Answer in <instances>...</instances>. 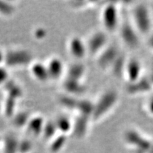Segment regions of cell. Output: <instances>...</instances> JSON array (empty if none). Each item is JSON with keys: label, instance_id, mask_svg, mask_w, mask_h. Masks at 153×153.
<instances>
[{"label": "cell", "instance_id": "cell-1", "mask_svg": "<svg viewBox=\"0 0 153 153\" xmlns=\"http://www.w3.org/2000/svg\"><path fill=\"white\" fill-rule=\"evenodd\" d=\"M130 22L141 36H148L152 33L153 16L148 5L137 3L131 7Z\"/></svg>", "mask_w": 153, "mask_h": 153}, {"label": "cell", "instance_id": "cell-2", "mask_svg": "<svg viewBox=\"0 0 153 153\" xmlns=\"http://www.w3.org/2000/svg\"><path fill=\"white\" fill-rule=\"evenodd\" d=\"M120 96L116 90L108 89L101 94L94 102L92 121H100L108 116L119 103Z\"/></svg>", "mask_w": 153, "mask_h": 153}, {"label": "cell", "instance_id": "cell-3", "mask_svg": "<svg viewBox=\"0 0 153 153\" xmlns=\"http://www.w3.org/2000/svg\"><path fill=\"white\" fill-rule=\"evenodd\" d=\"M101 22L104 30L106 33L118 31L121 22L120 21L119 6L117 2L110 1L103 7L101 12Z\"/></svg>", "mask_w": 153, "mask_h": 153}, {"label": "cell", "instance_id": "cell-4", "mask_svg": "<svg viewBox=\"0 0 153 153\" xmlns=\"http://www.w3.org/2000/svg\"><path fill=\"white\" fill-rule=\"evenodd\" d=\"M118 31L119 33L120 41L126 48L131 50H135L140 46V38L142 36L134 28L130 20L127 19L122 22Z\"/></svg>", "mask_w": 153, "mask_h": 153}, {"label": "cell", "instance_id": "cell-5", "mask_svg": "<svg viewBox=\"0 0 153 153\" xmlns=\"http://www.w3.org/2000/svg\"><path fill=\"white\" fill-rule=\"evenodd\" d=\"M85 42L88 55L97 57L109 44L108 33L104 30H96L90 34Z\"/></svg>", "mask_w": 153, "mask_h": 153}, {"label": "cell", "instance_id": "cell-6", "mask_svg": "<svg viewBox=\"0 0 153 153\" xmlns=\"http://www.w3.org/2000/svg\"><path fill=\"white\" fill-rule=\"evenodd\" d=\"M124 140L129 146L133 147L136 152H144L150 150L152 142L143 133L135 129H128L124 134Z\"/></svg>", "mask_w": 153, "mask_h": 153}, {"label": "cell", "instance_id": "cell-7", "mask_svg": "<svg viewBox=\"0 0 153 153\" xmlns=\"http://www.w3.org/2000/svg\"><path fill=\"white\" fill-rule=\"evenodd\" d=\"M33 58L28 51L24 49H14L5 52L4 63L8 67L18 68L31 64Z\"/></svg>", "mask_w": 153, "mask_h": 153}, {"label": "cell", "instance_id": "cell-8", "mask_svg": "<svg viewBox=\"0 0 153 153\" xmlns=\"http://www.w3.org/2000/svg\"><path fill=\"white\" fill-rule=\"evenodd\" d=\"M121 53L118 45L109 43L108 46L96 57L97 65L102 70H109L115 60Z\"/></svg>", "mask_w": 153, "mask_h": 153}, {"label": "cell", "instance_id": "cell-9", "mask_svg": "<svg viewBox=\"0 0 153 153\" xmlns=\"http://www.w3.org/2000/svg\"><path fill=\"white\" fill-rule=\"evenodd\" d=\"M143 65L136 58H128L124 72L123 78L128 84L133 83L143 77Z\"/></svg>", "mask_w": 153, "mask_h": 153}, {"label": "cell", "instance_id": "cell-10", "mask_svg": "<svg viewBox=\"0 0 153 153\" xmlns=\"http://www.w3.org/2000/svg\"><path fill=\"white\" fill-rule=\"evenodd\" d=\"M68 51L76 60H82L88 55L86 42L78 36H72L68 42Z\"/></svg>", "mask_w": 153, "mask_h": 153}, {"label": "cell", "instance_id": "cell-11", "mask_svg": "<svg viewBox=\"0 0 153 153\" xmlns=\"http://www.w3.org/2000/svg\"><path fill=\"white\" fill-rule=\"evenodd\" d=\"M153 90V85L150 76H143L141 79L133 83L128 84L126 91L131 96L146 94Z\"/></svg>", "mask_w": 153, "mask_h": 153}, {"label": "cell", "instance_id": "cell-12", "mask_svg": "<svg viewBox=\"0 0 153 153\" xmlns=\"http://www.w3.org/2000/svg\"><path fill=\"white\" fill-rule=\"evenodd\" d=\"M45 64L51 80H59L65 74L66 70L65 65L63 61L59 57H51Z\"/></svg>", "mask_w": 153, "mask_h": 153}, {"label": "cell", "instance_id": "cell-13", "mask_svg": "<svg viewBox=\"0 0 153 153\" xmlns=\"http://www.w3.org/2000/svg\"><path fill=\"white\" fill-rule=\"evenodd\" d=\"M92 119L90 117L78 114V117L73 120V127H72V133L77 138L85 137L89 131V124Z\"/></svg>", "mask_w": 153, "mask_h": 153}, {"label": "cell", "instance_id": "cell-14", "mask_svg": "<svg viewBox=\"0 0 153 153\" xmlns=\"http://www.w3.org/2000/svg\"><path fill=\"white\" fill-rule=\"evenodd\" d=\"M30 72L34 79L39 82L45 83L51 80L45 63L33 62L30 65Z\"/></svg>", "mask_w": 153, "mask_h": 153}, {"label": "cell", "instance_id": "cell-15", "mask_svg": "<svg viewBox=\"0 0 153 153\" xmlns=\"http://www.w3.org/2000/svg\"><path fill=\"white\" fill-rule=\"evenodd\" d=\"M63 89L68 94V95L75 96L81 95L86 91L85 87L82 84V81L74 80L65 78L63 82Z\"/></svg>", "mask_w": 153, "mask_h": 153}, {"label": "cell", "instance_id": "cell-16", "mask_svg": "<svg viewBox=\"0 0 153 153\" xmlns=\"http://www.w3.org/2000/svg\"><path fill=\"white\" fill-rule=\"evenodd\" d=\"M45 120L41 116H36L33 118H30L27 125H26V131L29 135L37 137L41 135L45 126Z\"/></svg>", "mask_w": 153, "mask_h": 153}, {"label": "cell", "instance_id": "cell-17", "mask_svg": "<svg viewBox=\"0 0 153 153\" xmlns=\"http://www.w3.org/2000/svg\"><path fill=\"white\" fill-rule=\"evenodd\" d=\"M86 74V68L82 63H74L65 71V77L68 79L82 81Z\"/></svg>", "mask_w": 153, "mask_h": 153}, {"label": "cell", "instance_id": "cell-18", "mask_svg": "<svg viewBox=\"0 0 153 153\" xmlns=\"http://www.w3.org/2000/svg\"><path fill=\"white\" fill-rule=\"evenodd\" d=\"M127 60L128 58L126 57V55L123 53H120L109 70L113 75L118 78L123 77Z\"/></svg>", "mask_w": 153, "mask_h": 153}, {"label": "cell", "instance_id": "cell-19", "mask_svg": "<svg viewBox=\"0 0 153 153\" xmlns=\"http://www.w3.org/2000/svg\"><path fill=\"white\" fill-rule=\"evenodd\" d=\"M57 131L60 132V134L67 135V134L72 131L73 127V121L66 116H61L56 118L55 120Z\"/></svg>", "mask_w": 153, "mask_h": 153}, {"label": "cell", "instance_id": "cell-20", "mask_svg": "<svg viewBox=\"0 0 153 153\" xmlns=\"http://www.w3.org/2000/svg\"><path fill=\"white\" fill-rule=\"evenodd\" d=\"M57 131V130L55 121H45L42 134L44 135V137H46L47 139H52L55 137Z\"/></svg>", "mask_w": 153, "mask_h": 153}, {"label": "cell", "instance_id": "cell-21", "mask_svg": "<svg viewBox=\"0 0 153 153\" xmlns=\"http://www.w3.org/2000/svg\"><path fill=\"white\" fill-rule=\"evenodd\" d=\"M54 140L51 142V148L53 152H57L63 148L66 143V135L60 134L59 136L53 137Z\"/></svg>", "mask_w": 153, "mask_h": 153}, {"label": "cell", "instance_id": "cell-22", "mask_svg": "<svg viewBox=\"0 0 153 153\" xmlns=\"http://www.w3.org/2000/svg\"><path fill=\"white\" fill-rule=\"evenodd\" d=\"M16 99H14L11 97H7V102L5 101V106L4 109V111L8 116H12L14 115V111H15V107H16Z\"/></svg>", "mask_w": 153, "mask_h": 153}, {"label": "cell", "instance_id": "cell-23", "mask_svg": "<svg viewBox=\"0 0 153 153\" xmlns=\"http://www.w3.org/2000/svg\"><path fill=\"white\" fill-rule=\"evenodd\" d=\"M14 12V5L7 1H0V14L4 16H10Z\"/></svg>", "mask_w": 153, "mask_h": 153}, {"label": "cell", "instance_id": "cell-24", "mask_svg": "<svg viewBox=\"0 0 153 153\" xmlns=\"http://www.w3.org/2000/svg\"><path fill=\"white\" fill-rule=\"evenodd\" d=\"M30 117L26 114L24 113H20L16 114V118L14 119L15 126L16 127H22V126H26Z\"/></svg>", "mask_w": 153, "mask_h": 153}, {"label": "cell", "instance_id": "cell-25", "mask_svg": "<svg viewBox=\"0 0 153 153\" xmlns=\"http://www.w3.org/2000/svg\"><path fill=\"white\" fill-rule=\"evenodd\" d=\"M9 79V72L7 68L0 65V85H5Z\"/></svg>", "mask_w": 153, "mask_h": 153}, {"label": "cell", "instance_id": "cell-26", "mask_svg": "<svg viewBox=\"0 0 153 153\" xmlns=\"http://www.w3.org/2000/svg\"><path fill=\"white\" fill-rule=\"evenodd\" d=\"M145 109L147 114L153 117V96L148 99L145 103Z\"/></svg>", "mask_w": 153, "mask_h": 153}, {"label": "cell", "instance_id": "cell-27", "mask_svg": "<svg viewBox=\"0 0 153 153\" xmlns=\"http://www.w3.org/2000/svg\"><path fill=\"white\" fill-rule=\"evenodd\" d=\"M147 45L150 51L153 52V32L151 33L148 36V41H147Z\"/></svg>", "mask_w": 153, "mask_h": 153}, {"label": "cell", "instance_id": "cell-28", "mask_svg": "<svg viewBox=\"0 0 153 153\" xmlns=\"http://www.w3.org/2000/svg\"><path fill=\"white\" fill-rule=\"evenodd\" d=\"M43 28H40V29H38L36 30L35 32V37L36 38H44L46 35V33L45 32H43V33H41V31H43Z\"/></svg>", "mask_w": 153, "mask_h": 153}, {"label": "cell", "instance_id": "cell-29", "mask_svg": "<svg viewBox=\"0 0 153 153\" xmlns=\"http://www.w3.org/2000/svg\"><path fill=\"white\" fill-rule=\"evenodd\" d=\"M4 57H5V53H4L1 50H0V65L4 62Z\"/></svg>", "mask_w": 153, "mask_h": 153}, {"label": "cell", "instance_id": "cell-30", "mask_svg": "<svg viewBox=\"0 0 153 153\" xmlns=\"http://www.w3.org/2000/svg\"><path fill=\"white\" fill-rule=\"evenodd\" d=\"M150 79H151V82H152V85H153V73L152 74V75H151V76H150Z\"/></svg>", "mask_w": 153, "mask_h": 153}, {"label": "cell", "instance_id": "cell-31", "mask_svg": "<svg viewBox=\"0 0 153 153\" xmlns=\"http://www.w3.org/2000/svg\"><path fill=\"white\" fill-rule=\"evenodd\" d=\"M0 110H1V104H0Z\"/></svg>", "mask_w": 153, "mask_h": 153}]
</instances>
